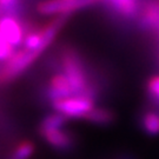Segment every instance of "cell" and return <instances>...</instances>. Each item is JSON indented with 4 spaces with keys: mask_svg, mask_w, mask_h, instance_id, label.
<instances>
[{
    "mask_svg": "<svg viewBox=\"0 0 159 159\" xmlns=\"http://www.w3.org/2000/svg\"><path fill=\"white\" fill-rule=\"evenodd\" d=\"M34 144L30 140H24L19 143L17 148L13 150L11 159H30L34 153Z\"/></svg>",
    "mask_w": 159,
    "mask_h": 159,
    "instance_id": "obj_13",
    "label": "cell"
},
{
    "mask_svg": "<svg viewBox=\"0 0 159 159\" xmlns=\"http://www.w3.org/2000/svg\"><path fill=\"white\" fill-rule=\"evenodd\" d=\"M68 118H66L63 114L54 112V113L47 114L44 117L39 125L40 130H53V129H63L64 126L67 124Z\"/></svg>",
    "mask_w": 159,
    "mask_h": 159,
    "instance_id": "obj_10",
    "label": "cell"
},
{
    "mask_svg": "<svg viewBox=\"0 0 159 159\" xmlns=\"http://www.w3.org/2000/svg\"><path fill=\"white\" fill-rule=\"evenodd\" d=\"M100 0H45L38 5V12L43 16H68Z\"/></svg>",
    "mask_w": 159,
    "mask_h": 159,
    "instance_id": "obj_3",
    "label": "cell"
},
{
    "mask_svg": "<svg viewBox=\"0 0 159 159\" xmlns=\"http://www.w3.org/2000/svg\"><path fill=\"white\" fill-rule=\"evenodd\" d=\"M140 129L148 136H159V110L151 107L140 114Z\"/></svg>",
    "mask_w": 159,
    "mask_h": 159,
    "instance_id": "obj_7",
    "label": "cell"
},
{
    "mask_svg": "<svg viewBox=\"0 0 159 159\" xmlns=\"http://www.w3.org/2000/svg\"><path fill=\"white\" fill-rule=\"evenodd\" d=\"M143 24L148 29H159V4H152L145 10Z\"/></svg>",
    "mask_w": 159,
    "mask_h": 159,
    "instance_id": "obj_12",
    "label": "cell"
},
{
    "mask_svg": "<svg viewBox=\"0 0 159 159\" xmlns=\"http://www.w3.org/2000/svg\"><path fill=\"white\" fill-rule=\"evenodd\" d=\"M53 110L68 119H84L96 106V100L84 96H71L51 102Z\"/></svg>",
    "mask_w": 159,
    "mask_h": 159,
    "instance_id": "obj_2",
    "label": "cell"
},
{
    "mask_svg": "<svg viewBox=\"0 0 159 159\" xmlns=\"http://www.w3.org/2000/svg\"><path fill=\"white\" fill-rule=\"evenodd\" d=\"M61 70L66 75L74 96L89 97L96 100L99 89L93 83L85 67L84 60L71 48H66L61 54Z\"/></svg>",
    "mask_w": 159,
    "mask_h": 159,
    "instance_id": "obj_1",
    "label": "cell"
},
{
    "mask_svg": "<svg viewBox=\"0 0 159 159\" xmlns=\"http://www.w3.org/2000/svg\"><path fill=\"white\" fill-rule=\"evenodd\" d=\"M146 96L151 106L159 110V74L152 75L146 83Z\"/></svg>",
    "mask_w": 159,
    "mask_h": 159,
    "instance_id": "obj_11",
    "label": "cell"
},
{
    "mask_svg": "<svg viewBox=\"0 0 159 159\" xmlns=\"http://www.w3.org/2000/svg\"><path fill=\"white\" fill-rule=\"evenodd\" d=\"M84 119L93 125L98 126H107L111 125L116 120V113L111 108L107 107H94L85 116Z\"/></svg>",
    "mask_w": 159,
    "mask_h": 159,
    "instance_id": "obj_8",
    "label": "cell"
},
{
    "mask_svg": "<svg viewBox=\"0 0 159 159\" xmlns=\"http://www.w3.org/2000/svg\"><path fill=\"white\" fill-rule=\"evenodd\" d=\"M0 33L17 50V47L23 45L26 30L23 26V24L18 20V18L7 16L0 18Z\"/></svg>",
    "mask_w": 159,
    "mask_h": 159,
    "instance_id": "obj_4",
    "label": "cell"
},
{
    "mask_svg": "<svg viewBox=\"0 0 159 159\" xmlns=\"http://www.w3.org/2000/svg\"><path fill=\"white\" fill-rule=\"evenodd\" d=\"M16 53V48L0 33V61H7Z\"/></svg>",
    "mask_w": 159,
    "mask_h": 159,
    "instance_id": "obj_14",
    "label": "cell"
},
{
    "mask_svg": "<svg viewBox=\"0 0 159 159\" xmlns=\"http://www.w3.org/2000/svg\"><path fill=\"white\" fill-rule=\"evenodd\" d=\"M40 136L51 148L59 151H68L74 148V137L64 129L40 130Z\"/></svg>",
    "mask_w": 159,
    "mask_h": 159,
    "instance_id": "obj_5",
    "label": "cell"
},
{
    "mask_svg": "<svg viewBox=\"0 0 159 159\" xmlns=\"http://www.w3.org/2000/svg\"><path fill=\"white\" fill-rule=\"evenodd\" d=\"M20 6V0H0V8L2 11L14 13Z\"/></svg>",
    "mask_w": 159,
    "mask_h": 159,
    "instance_id": "obj_15",
    "label": "cell"
},
{
    "mask_svg": "<svg viewBox=\"0 0 159 159\" xmlns=\"http://www.w3.org/2000/svg\"><path fill=\"white\" fill-rule=\"evenodd\" d=\"M110 6L126 18L133 17L137 12V0H106Z\"/></svg>",
    "mask_w": 159,
    "mask_h": 159,
    "instance_id": "obj_9",
    "label": "cell"
},
{
    "mask_svg": "<svg viewBox=\"0 0 159 159\" xmlns=\"http://www.w3.org/2000/svg\"><path fill=\"white\" fill-rule=\"evenodd\" d=\"M71 96L74 94L66 75L64 73L53 74L46 87V98L50 100V102Z\"/></svg>",
    "mask_w": 159,
    "mask_h": 159,
    "instance_id": "obj_6",
    "label": "cell"
}]
</instances>
